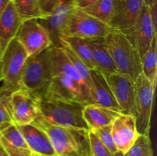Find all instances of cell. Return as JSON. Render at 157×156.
<instances>
[{"label": "cell", "instance_id": "1", "mask_svg": "<svg viewBox=\"0 0 157 156\" xmlns=\"http://www.w3.org/2000/svg\"><path fill=\"white\" fill-rule=\"evenodd\" d=\"M50 139L58 156H90L88 131L50 124L38 116L32 122Z\"/></svg>", "mask_w": 157, "mask_h": 156}, {"label": "cell", "instance_id": "2", "mask_svg": "<svg viewBox=\"0 0 157 156\" xmlns=\"http://www.w3.org/2000/svg\"><path fill=\"white\" fill-rule=\"evenodd\" d=\"M104 39L117 72L135 80L142 73V64L134 45L124 34L117 31H112Z\"/></svg>", "mask_w": 157, "mask_h": 156}, {"label": "cell", "instance_id": "3", "mask_svg": "<svg viewBox=\"0 0 157 156\" xmlns=\"http://www.w3.org/2000/svg\"><path fill=\"white\" fill-rule=\"evenodd\" d=\"M84 106L40 98L39 116L52 125L89 130L83 117Z\"/></svg>", "mask_w": 157, "mask_h": 156}, {"label": "cell", "instance_id": "4", "mask_svg": "<svg viewBox=\"0 0 157 156\" xmlns=\"http://www.w3.org/2000/svg\"><path fill=\"white\" fill-rule=\"evenodd\" d=\"M112 31L107 23L88 15L83 9L75 7L63 27L61 35L84 39L104 38Z\"/></svg>", "mask_w": 157, "mask_h": 156}, {"label": "cell", "instance_id": "5", "mask_svg": "<svg viewBox=\"0 0 157 156\" xmlns=\"http://www.w3.org/2000/svg\"><path fill=\"white\" fill-rule=\"evenodd\" d=\"M28 58L24 47L14 38L8 44L0 61V77L3 86L13 91L21 88V75Z\"/></svg>", "mask_w": 157, "mask_h": 156}, {"label": "cell", "instance_id": "6", "mask_svg": "<svg viewBox=\"0 0 157 156\" xmlns=\"http://www.w3.org/2000/svg\"><path fill=\"white\" fill-rule=\"evenodd\" d=\"M40 98L47 100L75 102L87 105L94 103L90 92L67 76H52Z\"/></svg>", "mask_w": 157, "mask_h": 156}, {"label": "cell", "instance_id": "7", "mask_svg": "<svg viewBox=\"0 0 157 156\" xmlns=\"http://www.w3.org/2000/svg\"><path fill=\"white\" fill-rule=\"evenodd\" d=\"M155 90L156 87L143 73L135 80L133 116L140 135L150 136Z\"/></svg>", "mask_w": 157, "mask_h": 156}, {"label": "cell", "instance_id": "8", "mask_svg": "<svg viewBox=\"0 0 157 156\" xmlns=\"http://www.w3.org/2000/svg\"><path fill=\"white\" fill-rule=\"evenodd\" d=\"M52 77L47 49L28 58L21 75V88L40 96Z\"/></svg>", "mask_w": 157, "mask_h": 156}, {"label": "cell", "instance_id": "9", "mask_svg": "<svg viewBox=\"0 0 157 156\" xmlns=\"http://www.w3.org/2000/svg\"><path fill=\"white\" fill-rule=\"evenodd\" d=\"M15 38L29 57L41 53L53 45L48 31L37 18L23 21Z\"/></svg>", "mask_w": 157, "mask_h": 156}, {"label": "cell", "instance_id": "10", "mask_svg": "<svg viewBox=\"0 0 157 156\" xmlns=\"http://www.w3.org/2000/svg\"><path fill=\"white\" fill-rule=\"evenodd\" d=\"M40 96L37 93L20 88L11 94L12 119L17 125L32 124L39 116Z\"/></svg>", "mask_w": 157, "mask_h": 156}, {"label": "cell", "instance_id": "11", "mask_svg": "<svg viewBox=\"0 0 157 156\" xmlns=\"http://www.w3.org/2000/svg\"><path fill=\"white\" fill-rule=\"evenodd\" d=\"M144 6V0H115L108 25L113 30L127 35L136 24Z\"/></svg>", "mask_w": 157, "mask_h": 156}, {"label": "cell", "instance_id": "12", "mask_svg": "<svg viewBox=\"0 0 157 156\" xmlns=\"http://www.w3.org/2000/svg\"><path fill=\"white\" fill-rule=\"evenodd\" d=\"M122 113L133 116L135 80L128 75L116 73H103Z\"/></svg>", "mask_w": 157, "mask_h": 156}, {"label": "cell", "instance_id": "13", "mask_svg": "<svg viewBox=\"0 0 157 156\" xmlns=\"http://www.w3.org/2000/svg\"><path fill=\"white\" fill-rule=\"evenodd\" d=\"M156 24L150 10L144 5L133 29L126 35L136 47L141 58L156 35Z\"/></svg>", "mask_w": 157, "mask_h": 156}, {"label": "cell", "instance_id": "14", "mask_svg": "<svg viewBox=\"0 0 157 156\" xmlns=\"http://www.w3.org/2000/svg\"><path fill=\"white\" fill-rule=\"evenodd\" d=\"M111 135L118 151L127 153L140 136L134 116L121 113L112 122Z\"/></svg>", "mask_w": 157, "mask_h": 156}, {"label": "cell", "instance_id": "15", "mask_svg": "<svg viewBox=\"0 0 157 156\" xmlns=\"http://www.w3.org/2000/svg\"><path fill=\"white\" fill-rule=\"evenodd\" d=\"M75 7V0H58L50 15L38 19L48 31L53 44L52 46H60L59 37L61 31Z\"/></svg>", "mask_w": 157, "mask_h": 156}, {"label": "cell", "instance_id": "16", "mask_svg": "<svg viewBox=\"0 0 157 156\" xmlns=\"http://www.w3.org/2000/svg\"><path fill=\"white\" fill-rule=\"evenodd\" d=\"M48 56L52 76L58 75L67 76L90 91L61 46H52L48 48Z\"/></svg>", "mask_w": 157, "mask_h": 156}, {"label": "cell", "instance_id": "17", "mask_svg": "<svg viewBox=\"0 0 157 156\" xmlns=\"http://www.w3.org/2000/svg\"><path fill=\"white\" fill-rule=\"evenodd\" d=\"M29 150L40 156L56 155L50 139L42 129L35 124L18 125Z\"/></svg>", "mask_w": 157, "mask_h": 156}, {"label": "cell", "instance_id": "18", "mask_svg": "<svg viewBox=\"0 0 157 156\" xmlns=\"http://www.w3.org/2000/svg\"><path fill=\"white\" fill-rule=\"evenodd\" d=\"M91 97L94 102L102 106L113 109L121 113L110 87L102 72L98 70H90Z\"/></svg>", "mask_w": 157, "mask_h": 156}, {"label": "cell", "instance_id": "19", "mask_svg": "<svg viewBox=\"0 0 157 156\" xmlns=\"http://www.w3.org/2000/svg\"><path fill=\"white\" fill-rule=\"evenodd\" d=\"M22 20L11 1L0 16V54L4 53L8 44L15 38Z\"/></svg>", "mask_w": 157, "mask_h": 156}, {"label": "cell", "instance_id": "20", "mask_svg": "<svg viewBox=\"0 0 157 156\" xmlns=\"http://www.w3.org/2000/svg\"><path fill=\"white\" fill-rule=\"evenodd\" d=\"M121 113V112L96 103L87 104L83 109V117L89 130L111 125Z\"/></svg>", "mask_w": 157, "mask_h": 156}, {"label": "cell", "instance_id": "21", "mask_svg": "<svg viewBox=\"0 0 157 156\" xmlns=\"http://www.w3.org/2000/svg\"><path fill=\"white\" fill-rule=\"evenodd\" d=\"M87 41L91 50L95 69L103 73L117 72L114 62L106 47L104 38H89Z\"/></svg>", "mask_w": 157, "mask_h": 156}, {"label": "cell", "instance_id": "22", "mask_svg": "<svg viewBox=\"0 0 157 156\" xmlns=\"http://www.w3.org/2000/svg\"><path fill=\"white\" fill-rule=\"evenodd\" d=\"M60 41L67 44L73 50L74 53L84 62L89 70H94L95 67L92 58L91 50L87 39L61 35L59 37V42Z\"/></svg>", "mask_w": 157, "mask_h": 156}, {"label": "cell", "instance_id": "23", "mask_svg": "<svg viewBox=\"0 0 157 156\" xmlns=\"http://www.w3.org/2000/svg\"><path fill=\"white\" fill-rule=\"evenodd\" d=\"M142 73L156 87L157 80V37L153 38L151 44L141 58Z\"/></svg>", "mask_w": 157, "mask_h": 156}, {"label": "cell", "instance_id": "24", "mask_svg": "<svg viewBox=\"0 0 157 156\" xmlns=\"http://www.w3.org/2000/svg\"><path fill=\"white\" fill-rule=\"evenodd\" d=\"M114 3L115 0H98L90 6L81 9L88 15L108 24L113 14Z\"/></svg>", "mask_w": 157, "mask_h": 156}, {"label": "cell", "instance_id": "25", "mask_svg": "<svg viewBox=\"0 0 157 156\" xmlns=\"http://www.w3.org/2000/svg\"><path fill=\"white\" fill-rule=\"evenodd\" d=\"M17 12L22 21L32 18H44L38 0H12Z\"/></svg>", "mask_w": 157, "mask_h": 156}, {"label": "cell", "instance_id": "26", "mask_svg": "<svg viewBox=\"0 0 157 156\" xmlns=\"http://www.w3.org/2000/svg\"><path fill=\"white\" fill-rule=\"evenodd\" d=\"M13 90L5 86L0 87V131L10 124L14 123L11 111L10 98Z\"/></svg>", "mask_w": 157, "mask_h": 156}, {"label": "cell", "instance_id": "27", "mask_svg": "<svg viewBox=\"0 0 157 156\" xmlns=\"http://www.w3.org/2000/svg\"><path fill=\"white\" fill-rule=\"evenodd\" d=\"M59 45L64 50V53L67 55V57L68 58V59L70 60V61L71 62V64H73V66L75 67V68L76 69V70L78 71V73H79L80 76H81V78L83 79V80L85 82V84H87V86L88 87L90 91H91V79H90V70H89L87 67V66L84 64L82 61L73 52V50L68 47L66 44H64L62 41H60ZM91 94V93H90Z\"/></svg>", "mask_w": 157, "mask_h": 156}, {"label": "cell", "instance_id": "28", "mask_svg": "<svg viewBox=\"0 0 157 156\" xmlns=\"http://www.w3.org/2000/svg\"><path fill=\"white\" fill-rule=\"evenodd\" d=\"M122 156H154L150 136L140 135L134 145Z\"/></svg>", "mask_w": 157, "mask_h": 156}, {"label": "cell", "instance_id": "29", "mask_svg": "<svg viewBox=\"0 0 157 156\" xmlns=\"http://www.w3.org/2000/svg\"><path fill=\"white\" fill-rule=\"evenodd\" d=\"M0 136L14 146L29 150L25 140L16 124L12 123L5 127L0 131Z\"/></svg>", "mask_w": 157, "mask_h": 156}, {"label": "cell", "instance_id": "30", "mask_svg": "<svg viewBox=\"0 0 157 156\" xmlns=\"http://www.w3.org/2000/svg\"><path fill=\"white\" fill-rule=\"evenodd\" d=\"M91 131H93L98 136V138L101 139V142L104 143V145L107 147V149L111 152L113 156H122V154L118 151L117 148L113 142L111 135V125L96 128V129L91 130Z\"/></svg>", "mask_w": 157, "mask_h": 156}, {"label": "cell", "instance_id": "31", "mask_svg": "<svg viewBox=\"0 0 157 156\" xmlns=\"http://www.w3.org/2000/svg\"><path fill=\"white\" fill-rule=\"evenodd\" d=\"M90 156H113L98 136L91 130L88 131Z\"/></svg>", "mask_w": 157, "mask_h": 156}, {"label": "cell", "instance_id": "32", "mask_svg": "<svg viewBox=\"0 0 157 156\" xmlns=\"http://www.w3.org/2000/svg\"><path fill=\"white\" fill-rule=\"evenodd\" d=\"M0 145L8 156H33V153L29 149L18 148L11 145L0 136Z\"/></svg>", "mask_w": 157, "mask_h": 156}, {"label": "cell", "instance_id": "33", "mask_svg": "<svg viewBox=\"0 0 157 156\" xmlns=\"http://www.w3.org/2000/svg\"><path fill=\"white\" fill-rule=\"evenodd\" d=\"M58 0H38L40 9L44 18L50 15Z\"/></svg>", "mask_w": 157, "mask_h": 156}, {"label": "cell", "instance_id": "34", "mask_svg": "<svg viewBox=\"0 0 157 156\" xmlns=\"http://www.w3.org/2000/svg\"><path fill=\"white\" fill-rule=\"evenodd\" d=\"M144 5L147 7L149 8V9L151 12L152 15H153V20L156 23V5L157 0H144Z\"/></svg>", "mask_w": 157, "mask_h": 156}, {"label": "cell", "instance_id": "35", "mask_svg": "<svg viewBox=\"0 0 157 156\" xmlns=\"http://www.w3.org/2000/svg\"><path fill=\"white\" fill-rule=\"evenodd\" d=\"M98 0H75V7L79 9H84L93 3L96 2Z\"/></svg>", "mask_w": 157, "mask_h": 156}, {"label": "cell", "instance_id": "36", "mask_svg": "<svg viewBox=\"0 0 157 156\" xmlns=\"http://www.w3.org/2000/svg\"><path fill=\"white\" fill-rule=\"evenodd\" d=\"M12 0H0V16Z\"/></svg>", "mask_w": 157, "mask_h": 156}, {"label": "cell", "instance_id": "37", "mask_svg": "<svg viewBox=\"0 0 157 156\" xmlns=\"http://www.w3.org/2000/svg\"><path fill=\"white\" fill-rule=\"evenodd\" d=\"M0 156H6V152L3 150V148H2L1 145H0Z\"/></svg>", "mask_w": 157, "mask_h": 156}, {"label": "cell", "instance_id": "38", "mask_svg": "<svg viewBox=\"0 0 157 156\" xmlns=\"http://www.w3.org/2000/svg\"><path fill=\"white\" fill-rule=\"evenodd\" d=\"M33 156H40V155H38V154H33Z\"/></svg>", "mask_w": 157, "mask_h": 156}, {"label": "cell", "instance_id": "39", "mask_svg": "<svg viewBox=\"0 0 157 156\" xmlns=\"http://www.w3.org/2000/svg\"><path fill=\"white\" fill-rule=\"evenodd\" d=\"M0 61H1V54H0Z\"/></svg>", "mask_w": 157, "mask_h": 156}, {"label": "cell", "instance_id": "40", "mask_svg": "<svg viewBox=\"0 0 157 156\" xmlns=\"http://www.w3.org/2000/svg\"><path fill=\"white\" fill-rule=\"evenodd\" d=\"M0 82H1V77H0Z\"/></svg>", "mask_w": 157, "mask_h": 156}, {"label": "cell", "instance_id": "41", "mask_svg": "<svg viewBox=\"0 0 157 156\" xmlns=\"http://www.w3.org/2000/svg\"><path fill=\"white\" fill-rule=\"evenodd\" d=\"M6 156H8V155H7V154H6Z\"/></svg>", "mask_w": 157, "mask_h": 156}, {"label": "cell", "instance_id": "42", "mask_svg": "<svg viewBox=\"0 0 157 156\" xmlns=\"http://www.w3.org/2000/svg\"><path fill=\"white\" fill-rule=\"evenodd\" d=\"M54 156H58V155H54Z\"/></svg>", "mask_w": 157, "mask_h": 156}]
</instances>
